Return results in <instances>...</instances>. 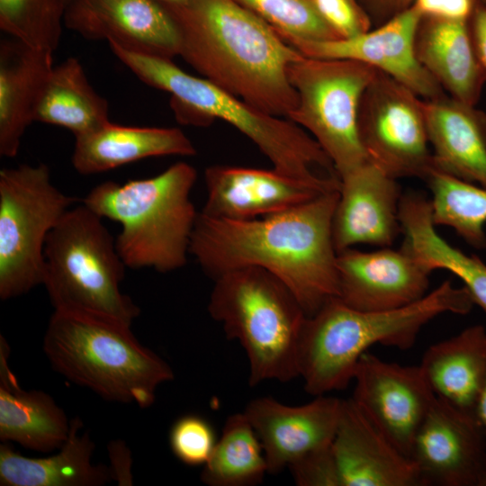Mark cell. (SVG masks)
Instances as JSON below:
<instances>
[{"label": "cell", "mask_w": 486, "mask_h": 486, "mask_svg": "<svg viewBox=\"0 0 486 486\" xmlns=\"http://www.w3.org/2000/svg\"><path fill=\"white\" fill-rule=\"evenodd\" d=\"M180 35V55L204 78L272 115L298 104L287 68L301 53L235 0H190L167 6Z\"/></svg>", "instance_id": "obj_2"}, {"label": "cell", "mask_w": 486, "mask_h": 486, "mask_svg": "<svg viewBox=\"0 0 486 486\" xmlns=\"http://www.w3.org/2000/svg\"><path fill=\"white\" fill-rule=\"evenodd\" d=\"M64 25L129 51L168 59L180 55L176 20L158 0H68Z\"/></svg>", "instance_id": "obj_15"}, {"label": "cell", "mask_w": 486, "mask_h": 486, "mask_svg": "<svg viewBox=\"0 0 486 486\" xmlns=\"http://www.w3.org/2000/svg\"><path fill=\"white\" fill-rule=\"evenodd\" d=\"M268 472L261 442L244 412L230 416L201 472L210 486H251Z\"/></svg>", "instance_id": "obj_30"}, {"label": "cell", "mask_w": 486, "mask_h": 486, "mask_svg": "<svg viewBox=\"0 0 486 486\" xmlns=\"http://www.w3.org/2000/svg\"><path fill=\"white\" fill-rule=\"evenodd\" d=\"M67 2H68V0H67Z\"/></svg>", "instance_id": "obj_44"}, {"label": "cell", "mask_w": 486, "mask_h": 486, "mask_svg": "<svg viewBox=\"0 0 486 486\" xmlns=\"http://www.w3.org/2000/svg\"><path fill=\"white\" fill-rule=\"evenodd\" d=\"M52 368L102 398L148 408L158 386L173 380L171 367L143 346L130 326L94 316L54 310L43 339Z\"/></svg>", "instance_id": "obj_6"}, {"label": "cell", "mask_w": 486, "mask_h": 486, "mask_svg": "<svg viewBox=\"0 0 486 486\" xmlns=\"http://www.w3.org/2000/svg\"><path fill=\"white\" fill-rule=\"evenodd\" d=\"M376 72L356 60L303 55L287 68L298 94V104L287 118L319 143L338 177L368 161L357 119L362 95Z\"/></svg>", "instance_id": "obj_10"}, {"label": "cell", "mask_w": 486, "mask_h": 486, "mask_svg": "<svg viewBox=\"0 0 486 486\" xmlns=\"http://www.w3.org/2000/svg\"><path fill=\"white\" fill-rule=\"evenodd\" d=\"M111 465L109 466L112 479L120 485H131L130 472L131 458L128 447L122 441H112L108 446Z\"/></svg>", "instance_id": "obj_38"}, {"label": "cell", "mask_w": 486, "mask_h": 486, "mask_svg": "<svg viewBox=\"0 0 486 486\" xmlns=\"http://www.w3.org/2000/svg\"><path fill=\"white\" fill-rule=\"evenodd\" d=\"M415 50L418 61L448 95L476 105L486 79L468 22L422 18Z\"/></svg>", "instance_id": "obj_25"}, {"label": "cell", "mask_w": 486, "mask_h": 486, "mask_svg": "<svg viewBox=\"0 0 486 486\" xmlns=\"http://www.w3.org/2000/svg\"><path fill=\"white\" fill-rule=\"evenodd\" d=\"M196 178L193 166L177 162L152 177L101 183L82 203L122 225L115 243L127 267L169 273L184 266L190 254L199 214L191 200Z\"/></svg>", "instance_id": "obj_5"}, {"label": "cell", "mask_w": 486, "mask_h": 486, "mask_svg": "<svg viewBox=\"0 0 486 486\" xmlns=\"http://www.w3.org/2000/svg\"><path fill=\"white\" fill-rule=\"evenodd\" d=\"M67 0H0V28L13 39L52 52L62 34Z\"/></svg>", "instance_id": "obj_32"}, {"label": "cell", "mask_w": 486, "mask_h": 486, "mask_svg": "<svg viewBox=\"0 0 486 486\" xmlns=\"http://www.w3.org/2000/svg\"><path fill=\"white\" fill-rule=\"evenodd\" d=\"M473 305L468 291L450 281L389 310H359L330 299L306 318L301 331L297 362L305 391L320 396L346 388L360 357L374 345L409 349L430 320L447 312L468 314Z\"/></svg>", "instance_id": "obj_3"}, {"label": "cell", "mask_w": 486, "mask_h": 486, "mask_svg": "<svg viewBox=\"0 0 486 486\" xmlns=\"http://www.w3.org/2000/svg\"><path fill=\"white\" fill-rule=\"evenodd\" d=\"M320 15L340 39H349L371 28V21L356 0H311Z\"/></svg>", "instance_id": "obj_36"}, {"label": "cell", "mask_w": 486, "mask_h": 486, "mask_svg": "<svg viewBox=\"0 0 486 486\" xmlns=\"http://www.w3.org/2000/svg\"><path fill=\"white\" fill-rule=\"evenodd\" d=\"M52 52L14 39L0 46V155L14 158L53 68Z\"/></svg>", "instance_id": "obj_23"}, {"label": "cell", "mask_w": 486, "mask_h": 486, "mask_svg": "<svg viewBox=\"0 0 486 486\" xmlns=\"http://www.w3.org/2000/svg\"><path fill=\"white\" fill-rule=\"evenodd\" d=\"M482 4H483L484 5H486V0H480Z\"/></svg>", "instance_id": "obj_43"}, {"label": "cell", "mask_w": 486, "mask_h": 486, "mask_svg": "<svg viewBox=\"0 0 486 486\" xmlns=\"http://www.w3.org/2000/svg\"><path fill=\"white\" fill-rule=\"evenodd\" d=\"M75 202L52 184L43 163L0 170L1 300L42 284L47 238Z\"/></svg>", "instance_id": "obj_9"}, {"label": "cell", "mask_w": 486, "mask_h": 486, "mask_svg": "<svg viewBox=\"0 0 486 486\" xmlns=\"http://www.w3.org/2000/svg\"><path fill=\"white\" fill-rule=\"evenodd\" d=\"M108 103L90 85L76 58L54 66L42 89L34 122L69 130L74 136L110 122Z\"/></svg>", "instance_id": "obj_29"}, {"label": "cell", "mask_w": 486, "mask_h": 486, "mask_svg": "<svg viewBox=\"0 0 486 486\" xmlns=\"http://www.w3.org/2000/svg\"><path fill=\"white\" fill-rule=\"evenodd\" d=\"M338 298L359 310L381 311L411 304L428 293L432 273L403 245L338 253Z\"/></svg>", "instance_id": "obj_17"}, {"label": "cell", "mask_w": 486, "mask_h": 486, "mask_svg": "<svg viewBox=\"0 0 486 486\" xmlns=\"http://www.w3.org/2000/svg\"><path fill=\"white\" fill-rule=\"evenodd\" d=\"M423 112L434 169L486 187V112L448 94Z\"/></svg>", "instance_id": "obj_21"}, {"label": "cell", "mask_w": 486, "mask_h": 486, "mask_svg": "<svg viewBox=\"0 0 486 486\" xmlns=\"http://www.w3.org/2000/svg\"><path fill=\"white\" fill-rule=\"evenodd\" d=\"M216 443L211 423L197 415L183 416L170 428V448L176 457L187 465L205 464Z\"/></svg>", "instance_id": "obj_34"}, {"label": "cell", "mask_w": 486, "mask_h": 486, "mask_svg": "<svg viewBox=\"0 0 486 486\" xmlns=\"http://www.w3.org/2000/svg\"><path fill=\"white\" fill-rule=\"evenodd\" d=\"M42 284L55 310L130 326L140 312L120 290L127 267L103 218L84 203L71 207L50 232Z\"/></svg>", "instance_id": "obj_8"}, {"label": "cell", "mask_w": 486, "mask_h": 486, "mask_svg": "<svg viewBox=\"0 0 486 486\" xmlns=\"http://www.w3.org/2000/svg\"><path fill=\"white\" fill-rule=\"evenodd\" d=\"M404 244L431 272L445 269L460 278L474 304L486 313V265L475 255L451 246L436 231L430 201L422 194L401 196L399 209Z\"/></svg>", "instance_id": "obj_28"}, {"label": "cell", "mask_w": 486, "mask_h": 486, "mask_svg": "<svg viewBox=\"0 0 486 486\" xmlns=\"http://www.w3.org/2000/svg\"><path fill=\"white\" fill-rule=\"evenodd\" d=\"M470 29L476 55L486 79V5L477 4L471 17Z\"/></svg>", "instance_id": "obj_39"}, {"label": "cell", "mask_w": 486, "mask_h": 486, "mask_svg": "<svg viewBox=\"0 0 486 486\" xmlns=\"http://www.w3.org/2000/svg\"><path fill=\"white\" fill-rule=\"evenodd\" d=\"M422 16L412 6L374 30L349 39L294 44L302 55L318 58L351 59L390 76L423 99L446 95L445 90L418 61L415 39Z\"/></svg>", "instance_id": "obj_16"}, {"label": "cell", "mask_w": 486, "mask_h": 486, "mask_svg": "<svg viewBox=\"0 0 486 486\" xmlns=\"http://www.w3.org/2000/svg\"><path fill=\"white\" fill-rule=\"evenodd\" d=\"M425 180L432 193L434 224L454 229L473 248H486V187L436 169Z\"/></svg>", "instance_id": "obj_31"}, {"label": "cell", "mask_w": 486, "mask_h": 486, "mask_svg": "<svg viewBox=\"0 0 486 486\" xmlns=\"http://www.w3.org/2000/svg\"><path fill=\"white\" fill-rule=\"evenodd\" d=\"M332 232L337 252L356 245L389 247L401 230L395 178L366 161L339 177Z\"/></svg>", "instance_id": "obj_18"}, {"label": "cell", "mask_w": 486, "mask_h": 486, "mask_svg": "<svg viewBox=\"0 0 486 486\" xmlns=\"http://www.w3.org/2000/svg\"><path fill=\"white\" fill-rule=\"evenodd\" d=\"M476 4L474 0H413L411 5L422 18L468 22Z\"/></svg>", "instance_id": "obj_37"}, {"label": "cell", "mask_w": 486, "mask_h": 486, "mask_svg": "<svg viewBox=\"0 0 486 486\" xmlns=\"http://www.w3.org/2000/svg\"><path fill=\"white\" fill-rule=\"evenodd\" d=\"M83 422L71 419L68 439L57 454L28 457L6 444L0 446L2 486H100L112 479L109 466L94 464V444L87 431L79 433Z\"/></svg>", "instance_id": "obj_26"}, {"label": "cell", "mask_w": 486, "mask_h": 486, "mask_svg": "<svg viewBox=\"0 0 486 486\" xmlns=\"http://www.w3.org/2000/svg\"><path fill=\"white\" fill-rule=\"evenodd\" d=\"M288 469L299 486H341L332 442L305 454Z\"/></svg>", "instance_id": "obj_35"}, {"label": "cell", "mask_w": 486, "mask_h": 486, "mask_svg": "<svg viewBox=\"0 0 486 486\" xmlns=\"http://www.w3.org/2000/svg\"><path fill=\"white\" fill-rule=\"evenodd\" d=\"M357 126L367 160L390 176L425 180L434 169L423 98L379 70L362 95Z\"/></svg>", "instance_id": "obj_11"}, {"label": "cell", "mask_w": 486, "mask_h": 486, "mask_svg": "<svg viewBox=\"0 0 486 486\" xmlns=\"http://www.w3.org/2000/svg\"><path fill=\"white\" fill-rule=\"evenodd\" d=\"M332 447L341 486H420L412 460L352 398L341 400Z\"/></svg>", "instance_id": "obj_20"}, {"label": "cell", "mask_w": 486, "mask_h": 486, "mask_svg": "<svg viewBox=\"0 0 486 486\" xmlns=\"http://www.w3.org/2000/svg\"><path fill=\"white\" fill-rule=\"evenodd\" d=\"M341 400L316 396L309 403L288 406L271 397L251 400L244 413L261 442L269 473H278L305 454L330 444Z\"/></svg>", "instance_id": "obj_19"}, {"label": "cell", "mask_w": 486, "mask_h": 486, "mask_svg": "<svg viewBox=\"0 0 486 486\" xmlns=\"http://www.w3.org/2000/svg\"><path fill=\"white\" fill-rule=\"evenodd\" d=\"M292 47L305 41L340 40L318 13L311 0H235Z\"/></svg>", "instance_id": "obj_33"}, {"label": "cell", "mask_w": 486, "mask_h": 486, "mask_svg": "<svg viewBox=\"0 0 486 486\" xmlns=\"http://www.w3.org/2000/svg\"><path fill=\"white\" fill-rule=\"evenodd\" d=\"M195 154L192 140L178 128L122 126L108 122L75 136L72 165L78 173L92 175L147 158Z\"/></svg>", "instance_id": "obj_22"}, {"label": "cell", "mask_w": 486, "mask_h": 486, "mask_svg": "<svg viewBox=\"0 0 486 486\" xmlns=\"http://www.w3.org/2000/svg\"><path fill=\"white\" fill-rule=\"evenodd\" d=\"M207 192L202 213L245 220L284 212L338 190V176L304 180L275 169L215 165L204 171Z\"/></svg>", "instance_id": "obj_14"}, {"label": "cell", "mask_w": 486, "mask_h": 486, "mask_svg": "<svg viewBox=\"0 0 486 486\" xmlns=\"http://www.w3.org/2000/svg\"><path fill=\"white\" fill-rule=\"evenodd\" d=\"M474 414L486 432V378L476 402ZM483 486H486V480Z\"/></svg>", "instance_id": "obj_41"}, {"label": "cell", "mask_w": 486, "mask_h": 486, "mask_svg": "<svg viewBox=\"0 0 486 486\" xmlns=\"http://www.w3.org/2000/svg\"><path fill=\"white\" fill-rule=\"evenodd\" d=\"M419 366L436 397L474 414L486 378V328L472 325L431 345Z\"/></svg>", "instance_id": "obj_27"}, {"label": "cell", "mask_w": 486, "mask_h": 486, "mask_svg": "<svg viewBox=\"0 0 486 486\" xmlns=\"http://www.w3.org/2000/svg\"><path fill=\"white\" fill-rule=\"evenodd\" d=\"M158 1L171 7L185 6L190 2V0H158Z\"/></svg>", "instance_id": "obj_42"}, {"label": "cell", "mask_w": 486, "mask_h": 486, "mask_svg": "<svg viewBox=\"0 0 486 486\" xmlns=\"http://www.w3.org/2000/svg\"><path fill=\"white\" fill-rule=\"evenodd\" d=\"M213 281L208 311L245 349L249 384L299 376L298 345L307 315L291 290L256 266L233 269Z\"/></svg>", "instance_id": "obj_7"}, {"label": "cell", "mask_w": 486, "mask_h": 486, "mask_svg": "<svg viewBox=\"0 0 486 486\" xmlns=\"http://www.w3.org/2000/svg\"><path fill=\"white\" fill-rule=\"evenodd\" d=\"M420 486H483L486 432L475 414L436 397L410 453Z\"/></svg>", "instance_id": "obj_12"}, {"label": "cell", "mask_w": 486, "mask_h": 486, "mask_svg": "<svg viewBox=\"0 0 486 486\" xmlns=\"http://www.w3.org/2000/svg\"><path fill=\"white\" fill-rule=\"evenodd\" d=\"M10 348L0 336V440L48 453L68 437L71 420L48 393L24 391L8 364Z\"/></svg>", "instance_id": "obj_24"}, {"label": "cell", "mask_w": 486, "mask_h": 486, "mask_svg": "<svg viewBox=\"0 0 486 486\" xmlns=\"http://www.w3.org/2000/svg\"><path fill=\"white\" fill-rule=\"evenodd\" d=\"M339 189L268 216L234 220L198 214L189 253L212 279L260 267L281 280L307 317L338 296L332 222Z\"/></svg>", "instance_id": "obj_1"}, {"label": "cell", "mask_w": 486, "mask_h": 486, "mask_svg": "<svg viewBox=\"0 0 486 486\" xmlns=\"http://www.w3.org/2000/svg\"><path fill=\"white\" fill-rule=\"evenodd\" d=\"M411 1L413 0H369L379 11L391 13L392 17L410 7Z\"/></svg>", "instance_id": "obj_40"}, {"label": "cell", "mask_w": 486, "mask_h": 486, "mask_svg": "<svg viewBox=\"0 0 486 486\" xmlns=\"http://www.w3.org/2000/svg\"><path fill=\"white\" fill-rule=\"evenodd\" d=\"M353 381V400L405 455L436 396L419 365H401L364 353Z\"/></svg>", "instance_id": "obj_13"}, {"label": "cell", "mask_w": 486, "mask_h": 486, "mask_svg": "<svg viewBox=\"0 0 486 486\" xmlns=\"http://www.w3.org/2000/svg\"><path fill=\"white\" fill-rule=\"evenodd\" d=\"M112 53L142 82L167 92L176 120L207 126L222 120L248 138L276 171L299 179L314 180L322 169L338 175L319 143L291 120L266 113L204 77L192 76L172 59L126 50L111 43Z\"/></svg>", "instance_id": "obj_4"}]
</instances>
